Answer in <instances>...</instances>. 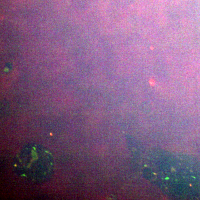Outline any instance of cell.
Instances as JSON below:
<instances>
[{"label": "cell", "instance_id": "cell-1", "mask_svg": "<svg viewBox=\"0 0 200 200\" xmlns=\"http://www.w3.org/2000/svg\"><path fill=\"white\" fill-rule=\"evenodd\" d=\"M12 167L20 177L35 184H41L52 178L55 163L48 149L41 144L31 143L25 145L16 154Z\"/></svg>", "mask_w": 200, "mask_h": 200}, {"label": "cell", "instance_id": "cell-2", "mask_svg": "<svg viewBox=\"0 0 200 200\" xmlns=\"http://www.w3.org/2000/svg\"><path fill=\"white\" fill-rule=\"evenodd\" d=\"M178 158L179 157H171L170 156V157H167V159H165L167 163L163 162V164L167 167H165L163 166V173L161 172V174H163V176L161 177V178H163L164 181H168L167 183L170 185L169 187H170L172 188L174 191H176V192L183 193V192H185V191L183 189H187L185 184L189 185L187 182H185L186 180H187L194 183L193 181L189 180L191 179L195 180V177H193V175L189 176V171H186L185 167H183V165L182 164L181 159L180 163H177L179 159Z\"/></svg>", "mask_w": 200, "mask_h": 200}]
</instances>
